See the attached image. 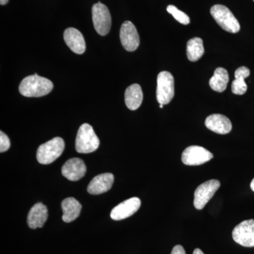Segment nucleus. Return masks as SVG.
I'll use <instances>...</instances> for the list:
<instances>
[{"label":"nucleus","mask_w":254,"mask_h":254,"mask_svg":"<svg viewBox=\"0 0 254 254\" xmlns=\"http://www.w3.org/2000/svg\"><path fill=\"white\" fill-rule=\"evenodd\" d=\"M53 86L50 80L34 74L23 78L19 85V92L28 98H39L50 93Z\"/></svg>","instance_id":"nucleus-1"},{"label":"nucleus","mask_w":254,"mask_h":254,"mask_svg":"<svg viewBox=\"0 0 254 254\" xmlns=\"http://www.w3.org/2000/svg\"><path fill=\"white\" fill-rule=\"evenodd\" d=\"M100 140L93 127L83 124L78 128L76 138V150L79 153H91L98 149Z\"/></svg>","instance_id":"nucleus-2"},{"label":"nucleus","mask_w":254,"mask_h":254,"mask_svg":"<svg viewBox=\"0 0 254 254\" xmlns=\"http://www.w3.org/2000/svg\"><path fill=\"white\" fill-rule=\"evenodd\" d=\"M64 148L65 143L63 138L55 137L40 145L37 150V160L43 165L51 164L63 154Z\"/></svg>","instance_id":"nucleus-3"},{"label":"nucleus","mask_w":254,"mask_h":254,"mask_svg":"<svg viewBox=\"0 0 254 254\" xmlns=\"http://www.w3.org/2000/svg\"><path fill=\"white\" fill-rule=\"evenodd\" d=\"M210 14L219 26L225 31L232 33L240 31V23L227 6L221 4L215 5L210 9Z\"/></svg>","instance_id":"nucleus-4"},{"label":"nucleus","mask_w":254,"mask_h":254,"mask_svg":"<svg viewBox=\"0 0 254 254\" xmlns=\"http://www.w3.org/2000/svg\"><path fill=\"white\" fill-rule=\"evenodd\" d=\"M175 95V80L171 73L161 71L157 78V100L162 105H168Z\"/></svg>","instance_id":"nucleus-5"},{"label":"nucleus","mask_w":254,"mask_h":254,"mask_svg":"<svg viewBox=\"0 0 254 254\" xmlns=\"http://www.w3.org/2000/svg\"><path fill=\"white\" fill-rule=\"evenodd\" d=\"M92 18L95 31L100 36H106L110 31L111 15L106 5L98 2L92 8Z\"/></svg>","instance_id":"nucleus-6"},{"label":"nucleus","mask_w":254,"mask_h":254,"mask_svg":"<svg viewBox=\"0 0 254 254\" xmlns=\"http://www.w3.org/2000/svg\"><path fill=\"white\" fill-rule=\"evenodd\" d=\"M220 187V182L217 180H210L197 187L194 192L193 205L197 210H202L209 200L213 198L215 192Z\"/></svg>","instance_id":"nucleus-7"},{"label":"nucleus","mask_w":254,"mask_h":254,"mask_svg":"<svg viewBox=\"0 0 254 254\" xmlns=\"http://www.w3.org/2000/svg\"><path fill=\"white\" fill-rule=\"evenodd\" d=\"M213 158V155L203 147L190 145L182 153V161L185 165L195 166L207 163Z\"/></svg>","instance_id":"nucleus-8"},{"label":"nucleus","mask_w":254,"mask_h":254,"mask_svg":"<svg viewBox=\"0 0 254 254\" xmlns=\"http://www.w3.org/2000/svg\"><path fill=\"white\" fill-rule=\"evenodd\" d=\"M232 238L241 246L254 247V220H245L237 225L232 231Z\"/></svg>","instance_id":"nucleus-9"},{"label":"nucleus","mask_w":254,"mask_h":254,"mask_svg":"<svg viewBox=\"0 0 254 254\" xmlns=\"http://www.w3.org/2000/svg\"><path fill=\"white\" fill-rule=\"evenodd\" d=\"M120 36L122 45L127 51H135L139 46L140 39L138 31L131 21H125L122 25Z\"/></svg>","instance_id":"nucleus-10"},{"label":"nucleus","mask_w":254,"mask_h":254,"mask_svg":"<svg viewBox=\"0 0 254 254\" xmlns=\"http://www.w3.org/2000/svg\"><path fill=\"white\" fill-rule=\"evenodd\" d=\"M141 202L137 197H133L122 202L113 209L110 217L114 220H122L131 216L138 211Z\"/></svg>","instance_id":"nucleus-11"},{"label":"nucleus","mask_w":254,"mask_h":254,"mask_svg":"<svg viewBox=\"0 0 254 254\" xmlns=\"http://www.w3.org/2000/svg\"><path fill=\"white\" fill-rule=\"evenodd\" d=\"M86 166L81 159L73 158L67 160L62 168V174L70 181H78L84 177Z\"/></svg>","instance_id":"nucleus-12"},{"label":"nucleus","mask_w":254,"mask_h":254,"mask_svg":"<svg viewBox=\"0 0 254 254\" xmlns=\"http://www.w3.org/2000/svg\"><path fill=\"white\" fill-rule=\"evenodd\" d=\"M64 39L68 48L78 55L84 53L86 42L81 32L74 28H68L64 33Z\"/></svg>","instance_id":"nucleus-13"},{"label":"nucleus","mask_w":254,"mask_h":254,"mask_svg":"<svg viewBox=\"0 0 254 254\" xmlns=\"http://www.w3.org/2000/svg\"><path fill=\"white\" fill-rule=\"evenodd\" d=\"M205 125L210 131L219 134H227L231 131L232 128L230 120L220 114H213L208 116L205 120Z\"/></svg>","instance_id":"nucleus-14"},{"label":"nucleus","mask_w":254,"mask_h":254,"mask_svg":"<svg viewBox=\"0 0 254 254\" xmlns=\"http://www.w3.org/2000/svg\"><path fill=\"white\" fill-rule=\"evenodd\" d=\"M114 175L111 173L100 174L95 177L88 185V192L91 194L98 195L108 191L113 187Z\"/></svg>","instance_id":"nucleus-15"},{"label":"nucleus","mask_w":254,"mask_h":254,"mask_svg":"<svg viewBox=\"0 0 254 254\" xmlns=\"http://www.w3.org/2000/svg\"><path fill=\"white\" fill-rule=\"evenodd\" d=\"M48 218V210L46 205L38 203L33 205L28 214L27 223L31 229L41 228L46 223Z\"/></svg>","instance_id":"nucleus-16"},{"label":"nucleus","mask_w":254,"mask_h":254,"mask_svg":"<svg viewBox=\"0 0 254 254\" xmlns=\"http://www.w3.org/2000/svg\"><path fill=\"white\" fill-rule=\"evenodd\" d=\"M82 206L76 198L68 197L62 202L63 209V220L65 222H71L79 216Z\"/></svg>","instance_id":"nucleus-17"},{"label":"nucleus","mask_w":254,"mask_h":254,"mask_svg":"<svg viewBox=\"0 0 254 254\" xmlns=\"http://www.w3.org/2000/svg\"><path fill=\"white\" fill-rule=\"evenodd\" d=\"M125 104L131 110H136L141 106L143 94L141 87L137 83L128 86L125 91Z\"/></svg>","instance_id":"nucleus-18"},{"label":"nucleus","mask_w":254,"mask_h":254,"mask_svg":"<svg viewBox=\"0 0 254 254\" xmlns=\"http://www.w3.org/2000/svg\"><path fill=\"white\" fill-rule=\"evenodd\" d=\"M250 75V70L246 66H241L235 71V79L232 83V91L235 95H244L247 91L245 78Z\"/></svg>","instance_id":"nucleus-19"},{"label":"nucleus","mask_w":254,"mask_h":254,"mask_svg":"<svg viewBox=\"0 0 254 254\" xmlns=\"http://www.w3.org/2000/svg\"><path fill=\"white\" fill-rule=\"evenodd\" d=\"M229 80L230 78L227 70L218 67L215 69L213 77L209 81V85L213 91L222 93L226 90Z\"/></svg>","instance_id":"nucleus-20"},{"label":"nucleus","mask_w":254,"mask_h":254,"mask_svg":"<svg viewBox=\"0 0 254 254\" xmlns=\"http://www.w3.org/2000/svg\"><path fill=\"white\" fill-rule=\"evenodd\" d=\"M203 41L200 38H193L187 45V55L190 62H196L204 54Z\"/></svg>","instance_id":"nucleus-21"},{"label":"nucleus","mask_w":254,"mask_h":254,"mask_svg":"<svg viewBox=\"0 0 254 254\" xmlns=\"http://www.w3.org/2000/svg\"><path fill=\"white\" fill-rule=\"evenodd\" d=\"M167 11L170 14L173 15V17L182 24L188 25L190 23V18L189 17L188 15L177 9L174 5H169L167 7Z\"/></svg>","instance_id":"nucleus-22"},{"label":"nucleus","mask_w":254,"mask_h":254,"mask_svg":"<svg viewBox=\"0 0 254 254\" xmlns=\"http://www.w3.org/2000/svg\"><path fill=\"white\" fill-rule=\"evenodd\" d=\"M10 141L9 137L3 131H0V152L4 153L9 149Z\"/></svg>","instance_id":"nucleus-23"},{"label":"nucleus","mask_w":254,"mask_h":254,"mask_svg":"<svg viewBox=\"0 0 254 254\" xmlns=\"http://www.w3.org/2000/svg\"><path fill=\"white\" fill-rule=\"evenodd\" d=\"M171 254H186V252L182 246L177 245L173 249Z\"/></svg>","instance_id":"nucleus-24"},{"label":"nucleus","mask_w":254,"mask_h":254,"mask_svg":"<svg viewBox=\"0 0 254 254\" xmlns=\"http://www.w3.org/2000/svg\"><path fill=\"white\" fill-rule=\"evenodd\" d=\"M193 254H204L203 252H202L201 250H199V249H195L194 251H193Z\"/></svg>","instance_id":"nucleus-25"},{"label":"nucleus","mask_w":254,"mask_h":254,"mask_svg":"<svg viewBox=\"0 0 254 254\" xmlns=\"http://www.w3.org/2000/svg\"><path fill=\"white\" fill-rule=\"evenodd\" d=\"M8 1H9V0H0V4L1 5H5L7 4Z\"/></svg>","instance_id":"nucleus-26"},{"label":"nucleus","mask_w":254,"mask_h":254,"mask_svg":"<svg viewBox=\"0 0 254 254\" xmlns=\"http://www.w3.org/2000/svg\"><path fill=\"white\" fill-rule=\"evenodd\" d=\"M251 189L254 192V178L252 180V182H251Z\"/></svg>","instance_id":"nucleus-27"},{"label":"nucleus","mask_w":254,"mask_h":254,"mask_svg":"<svg viewBox=\"0 0 254 254\" xmlns=\"http://www.w3.org/2000/svg\"><path fill=\"white\" fill-rule=\"evenodd\" d=\"M163 105H164L160 104V108H163Z\"/></svg>","instance_id":"nucleus-28"},{"label":"nucleus","mask_w":254,"mask_h":254,"mask_svg":"<svg viewBox=\"0 0 254 254\" xmlns=\"http://www.w3.org/2000/svg\"></svg>","instance_id":"nucleus-29"}]
</instances>
